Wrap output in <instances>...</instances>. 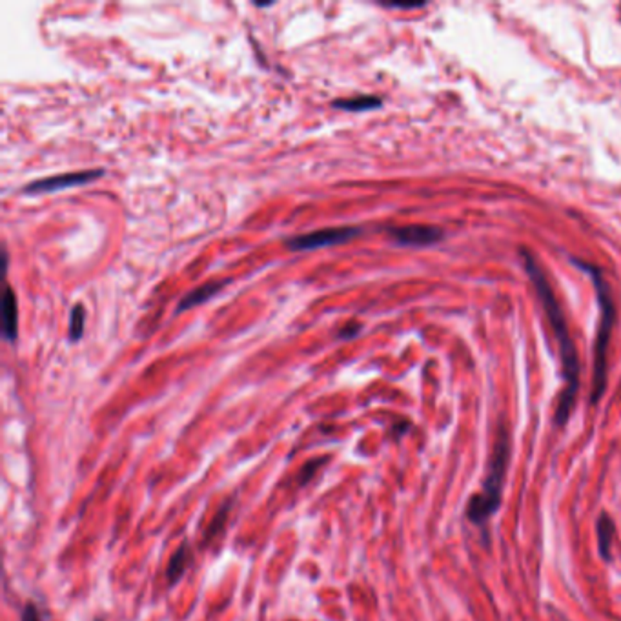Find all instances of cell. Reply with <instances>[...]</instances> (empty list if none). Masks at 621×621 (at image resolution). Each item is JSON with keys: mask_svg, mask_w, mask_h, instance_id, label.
<instances>
[{"mask_svg": "<svg viewBox=\"0 0 621 621\" xmlns=\"http://www.w3.org/2000/svg\"><path fill=\"white\" fill-rule=\"evenodd\" d=\"M521 257L525 262V270H527L528 277H530L532 284H534L535 291H538V297H540L541 304H543V310L549 318L550 328H552L554 335H556V341L559 344V356H562V364H563V379H565V388L562 390L559 395V401H557L556 414H554V423L557 426H563V424L569 421L570 412L574 408L576 395L579 390V357L578 350H576V344L570 337L569 326H567L565 315H563V310L559 306V301H557L556 294H554L552 286H550V281L547 279V274L540 266L538 259L532 255V252L523 248Z\"/></svg>", "mask_w": 621, "mask_h": 621, "instance_id": "6da1fadb", "label": "cell"}, {"mask_svg": "<svg viewBox=\"0 0 621 621\" xmlns=\"http://www.w3.org/2000/svg\"><path fill=\"white\" fill-rule=\"evenodd\" d=\"M228 283H230L228 279L226 281H208V283H204L202 286L195 288V290L190 291L188 296L182 297V301L179 303V308H177V313L193 308V306H199V304L206 303V301H210L211 297H214L215 294H219V290L223 286H226Z\"/></svg>", "mask_w": 621, "mask_h": 621, "instance_id": "ba28073f", "label": "cell"}, {"mask_svg": "<svg viewBox=\"0 0 621 621\" xmlns=\"http://www.w3.org/2000/svg\"><path fill=\"white\" fill-rule=\"evenodd\" d=\"M326 463V458H318V459H312V461H306L303 468H301V474H299V484L308 483L313 476H315V472L318 468H321L323 465Z\"/></svg>", "mask_w": 621, "mask_h": 621, "instance_id": "5bb4252c", "label": "cell"}, {"mask_svg": "<svg viewBox=\"0 0 621 621\" xmlns=\"http://www.w3.org/2000/svg\"><path fill=\"white\" fill-rule=\"evenodd\" d=\"M97 621H100V620H97Z\"/></svg>", "mask_w": 621, "mask_h": 621, "instance_id": "ac0fdd59", "label": "cell"}, {"mask_svg": "<svg viewBox=\"0 0 621 621\" xmlns=\"http://www.w3.org/2000/svg\"><path fill=\"white\" fill-rule=\"evenodd\" d=\"M359 233H361V228H354V226L325 228V230L312 231V233L291 237V239L286 240V246L290 250H294V252L326 248V246L343 245V243L354 239V237H357Z\"/></svg>", "mask_w": 621, "mask_h": 621, "instance_id": "277c9868", "label": "cell"}, {"mask_svg": "<svg viewBox=\"0 0 621 621\" xmlns=\"http://www.w3.org/2000/svg\"><path fill=\"white\" fill-rule=\"evenodd\" d=\"M390 236L397 245L403 246H432L445 239V231L430 224H410V226L390 228Z\"/></svg>", "mask_w": 621, "mask_h": 621, "instance_id": "8992f818", "label": "cell"}, {"mask_svg": "<svg viewBox=\"0 0 621 621\" xmlns=\"http://www.w3.org/2000/svg\"><path fill=\"white\" fill-rule=\"evenodd\" d=\"M385 8H392V9H416L424 6V2H410V4H399V2H383Z\"/></svg>", "mask_w": 621, "mask_h": 621, "instance_id": "e0dca14e", "label": "cell"}, {"mask_svg": "<svg viewBox=\"0 0 621 621\" xmlns=\"http://www.w3.org/2000/svg\"><path fill=\"white\" fill-rule=\"evenodd\" d=\"M578 268H581L585 274L591 275V281L594 284L596 297L600 304V325H598V334H596L594 343V370H592V392H591V403L596 405L605 394L607 388V370H608V344H610V335H613L614 323L617 318L616 304H614L613 291L608 286L607 279H605L601 268L591 262L572 259Z\"/></svg>", "mask_w": 621, "mask_h": 621, "instance_id": "7a4b0ae2", "label": "cell"}, {"mask_svg": "<svg viewBox=\"0 0 621 621\" xmlns=\"http://www.w3.org/2000/svg\"><path fill=\"white\" fill-rule=\"evenodd\" d=\"M103 175V170H84V172L62 173V175H53L47 177V179L35 180V182L28 185L24 190L28 193H52L59 192V190L71 188V186L86 185V182H91V180L99 179Z\"/></svg>", "mask_w": 621, "mask_h": 621, "instance_id": "5b68a950", "label": "cell"}, {"mask_svg": "<svg viewBox=\"0 0 621 621\" xmlns=\"http://www.w3.org/2000/svg\"><path fill=\"white\" fill-rule=\"evenodd\" d=\"M381 104L383 100L376 95H357V97H350V99L334 100V106L344 110V112H368V110L381 108Z\"/></svg>", "mask_w": 621, "mask_h": 621, "instance_id": "30bf717a", "label": "cell"}, {"mask_svg": "<svg viewBox=\"0 0 621 621\" xmlns=\"http://www.w3.org/2000/svg\"><path fill=\"white\" fill-rule=\"evenodd\" d=\"M82 332H84V308L81 304H77L71 312V319H69V337H71V341H79L82 337Z\"/></svg>", "mask_w": 621, "mask_h": 621, "instance_id": "4fadbf2b", "label": "cell"}, {"mask_svg": "<svg viewBox=\"0 0 621 621\" xmlns=\"http://www.w3.org/2000/svg\"><path fill=\"white\" fill-rule=\"evenodd\" d=\"M361 328H363V326H361L359 323H356V321L347 323V325H344L343 328H341V330H339V337H341V339L356 337V335L361 332Z\"/></svg>", "mask_w": 621, "mask_h": 621, "instance_id": "9a60e30c", "label": "cell"}, {"mask_svg": "<svg viewBox=\"0 0 621 621\" xmlns=\"http://www.w3.org/2000/svg\"><path fill=\"white\" fill-rule=\"evenodd\" d=\"M18 308L17 297L11 286H6L4 296H2V334L8 341H15L18 332Z\"/></svg>", "mask_w": 621, "mask_h": 621, "instance_id": "52a82bcc", "label": "cell"}, {"mask_svg": "<svg viewBox=\"0 0 621 621\" xmlns=\"http://www.w3.org/2000/svg\"><path fill=\"white\" fill-rule=\"evenodd\" d=\"M510 461V437L505 426H499L489 461V472L483 481V490L470 497L467 518L476 525H484L501 505L503 483Z\"/></svg>", "mask_w": 621, "mask_h": 621, "instance_id": "3957f363", "label": "cell"}, {"mask_svg": "<svg viewBox=\"0 0 621 621\" xmlns=\"http://www.w3.org/2000/svg\"><path fill=\"white\" fill-rule=\"evenodd\" d=\"M230 509H231V501L228 499V501H224V505L221 506V510H219L217 514H215V518L211 519L210 525L206 527L204 535H202V543H206V545L211 543V541H214L215 538H217V535L223 532L224 525H226V521H228Z\"/></svg>", "mask_w": 621, "mask_h": 621, "instance_id": "7c38bea8", "label": "cell"}, {"mask_svg": "<svg viewBox=\"0 0 621 621\" xmlns=\"http://www.w3.org/2000/svg\"><path fill=\"white\" fill-rule=\"evenodd\" d=\"M616 527H614L613 518L608 514H601L598 519V545H600V554L605 562H610V547H613V538Z\"/></svg>", "mask_w": 621, "mask_h": 621, "instance_id": "8fae6325", "label": "cell"}, {"mask_svg": "<svg viewBox=\"0 0 621 621\" xmlns=\"http://www.w3.org/2000/svg\"><path fill=\"white\" fill-rule=\"evenodd\" d=\"M22 621H42L40 620L39 608L35 607L33 603H28L24 607V613H22Z\"/></svg>", "mask_w": 621, "mask_h": 621, "instance_id": "2e32d148", "label": "cell"}, {"mask_svg": "<svg viewBox=\"0 0 621 621\" xmlns=\"http://www.w3.org/2000/svg\"><path fill=\"white\" fill-rule=\"evenodd\" d=\"M190 563H192V550H190L188 545L182 543L179 549H177V552L173 554L172 562H170V565H168L166 569V578L168 581H170V585H175V583L185 576Z\"/></svg>", "mask_w": 621, "mask_h": 621, "instance_id": "9c48e42d", "label": "cell"}]
</instances>
